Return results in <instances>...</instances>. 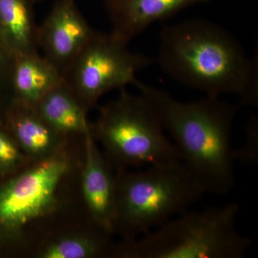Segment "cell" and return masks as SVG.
Returning a JSON list of instances; mask_svg holds the SVG:
<instances>
[{
	"label": "cell",
	"mask_w": 258,
	"mask_h": 258,
	"mask_svg": "<svg viewBox=\"0 0 258 258\" xmlns=\"http://www.w3.org/2000/svg\"><path fill=\"white\" fill-rule=\"evenodd\" d=\"M37 0H0V38L13 57L39 53Z\"/></svg>",
	"instance_id": "12"
},
{
	"label": "cell",
	"mask_w": 258,
	"mask_h": 258,
	"mask_svg": "<svg viewBox=\"0 0 258 258\" xmlns=\"http://www.w3.org/2000/svg\"><path fill=\"white\" fill-rule=\"evenodd\" d=\"M75 0H56L37 29L45 57L62 74L94 35Z\"/></svg>",
	"instance_id": "8"
},
{
	"label": "cell",
	"mask_w": 258,
	"mask_h": 258,
	"mask_svg": "<svg viewBox=\"0 0 258 258\" xmlns=\"http://www.w3.org/2000/svg\"><path fill=\"white\" fill-rule=\"evenodd\" d=\"M116 99L100 108L91 125L95 140L116 172L128 167L166 165L181 162L157 113L142 94L119 90Z\"/></svg>",
	"instance_id": "5"
},
{
	"label": "cell",
	"mask_w": 258,
	"mask_h": 258,
	"mask_svg": "<svg viewBox=\"0 0 258 258\" xmlns=\"http://www.w3.org/2000/svg\"><path fill=\"white\" fill-rule=\"evenodd\" d=\"M27 159L12 134L0 121V179L18 172Z\"/></svg>",
	"instance_id": "16"
},
{
	"label": "cell",
	"mask_w": 258,
	"mask_h": 258,
	"mask_svg": "<svg viewBox=\"0 0 258 258\" xmlns=\"http://www.w3.org/2000/svg\"><path fill=\"white\" fill-rule=\"evenodd\" d=\"M83 200L94 225L113 233L115 217L116 174L98 149L92 131L84 135Z\"/></svg>",
	"instance_id": "9"
},
{
	"label": "cell",
	"mask_w": 258,
	"mask_h": 258,
	"mask_svg": "<svg viewBox=\"0 0 258 258\" xmlns=\"http://www.w3.org/2000/svg\"><path fill=\"white\" fill-rule=\"evenodd\" d=\"M63 82L62 74L40 54L15 57L12 76L13 101L34 106Z\"/></svg>",
	"instance_id": "13"
},
{
	"label": "cell",
	"mask_w": 258,
	"mask_h": 258,
	"mask_svg": "<svg viewBox=\"0 0 258 258\" xmlns=\"http://www.w3.org/2000/svg\"><path fill=\"white\" fill-rule=\"evenodd\" d=\"M128 45L111 32L96 31L62 73L64 83L87 111L107 93L136 86L137 74L152 63V59L132 52Z\"/></svg>",
	"instance_id": "7"
},
{
	"label": "cell",
	"mask_w": 258,
	"mask_h": 258,
	"mask_svg": "<svg viewBox=\"0 0 258 258\" xmlns=\"http://www.w3.org/2000/svg\"><path fill=\"white\" fill-rule=\"evenodd\" d=\"M32 106L52 128L64 137H84L91 130L87 110L64 81Z\"/></svg>",
	"instance_id": "14"
},
{
	"label": "cell",
	"mask_w": 258,
	"mask_h": 258,
	"mask_svg": "<svg viewBox=\"0 0 258 258\" xmlns=\"http://www.w3.org/2000/svg\"><path fill=\"white\" fill-rule=\"evenodd\" d=\"M37 2L42 1V0H37Z\"/></svg>",
	"instance_id": "18"
},
{
	"label": "cell",
	"mask_w": 258,
	"mask_h": 258,
	"mask_svg": "<svg viewBox=\"0 0 258 258\" xmlns=\"http://www.w3.org/2000/svg\"><path fill=\"white\" fill-rule=\"evenodd\" d=\"M111 33L127 43L157 22L210 0H103Z\"/></svg>",
	"instance_id": "10"
},
{
	"label": "cell",
	"mask_w": 258,
	"mask_h": 258,
	"mask_svg": "<svg viewBox=\"0 0 258 258\" xmlns=\"http://www.w3.org/2000/svg\"><path fill=\"white\" fill-rule=\"evenodd\" d=\"M110 232L98 228L90 233L71 234L45 244L37 254L40 258H92L114 256L116 246Z\"/></svg>",
	"instance_id": "15"
},
{
	"label": "cell",
	"mask_w": 258,
	"mask_h": 258,
	"mask_svg": "<svg viewBox=\"0 0 258 258\" xmlns=\"http://www.w3.org/2000/svg\"><path fill=\"white\" fill-rule=\"evenodd\" d=\"M113 233L136 240L187 211L205 195L181 162L115 173Z\"/></svg>",
	"instance_id": "4"
},
{
	"label": "cell",
	"mask_w": 258,
	"mask_h": 258,
	"mask_svg": "<svg viewBox=\"0 0 258 258\" xmlns=\"http://www.w3.org/2000/svg\"><path fill=\"white\" fill-rule=\"evenodd\" d=\"M159 36L158 62L171 79L208 96L235 95L242 106L257 105V57L225 29L191 19L164 26Z\"/></svg>",
	"instance_id": "1"
},
{
	"label": "cell",
	"mask_w": 258,
	"mask_h": 258,
	"mask_svg": "<svg viewBox=\"0 0 258 258\" xmlns=\"http://www.w3.org/2000/svg\"><path fill=\"white\" fill-rule=\"evenodd\" d=\"M69 164L61 150L0 179V251L18 241L27 226L57 208V193Z\"/></svg>",
	"instance_id": "6"
},
{
	"label": "cell",
	"mask_w": 258,
	"mask_h": 258,
	"mask_svg": "<svg viewBox=\"0 0 258 258\" xmlns=\"http://www.w3.org/2000/svg\"><path fill=\"white\" fill-rule=\"evenodd\" d=\"M15 57L8 52L0 38V121L13 101L12 76Z\"/></svg>",
	"instance_id": "17"
},
{
	"label": "cell",
	"mask_w": 258,
	"mask_h": 258,
	"mask_svg": "<svg viewBox=\"0 0 258 258\" xmlns=\"http://www.w3.org/2000/svg\"><path fill=\"white\" fill-rule=\"evenodd\" d=\"M184 164L204 193L228 195L236 184L233 125L240 105L206 96L191 102L139 81Z\"/></svg>",
	"instance_id": "2"
},
{
	"label": "cell",
	"mask_w": 258,
	"mask_h": 258,
	"mask_svg": "<svg viewBox=\"0 0 258 258\" xmlns=\"http://www.w3.org/2000/svg\"><path fill=\"white\" fill-rule=\"evenodd\" d=\"M3 123L28 159L41 161L62 150L67 137L52 128L32 106L13 101Z\"/></svg>",
	"instance_id": "11"
},
{
	"label": "cell",
	"mask_w": 258,
	"mask_h": 258,
	"mask_svg": "<svg viewBox=\"0 0 258 258\" xmlns=\"http://www.w3.org/2000/svg\"><path fill=\"white\" fill-rule=\"evenodd\" d=\"M237 203L187 211L136 240L116 245L123 258H242L252 241L236 225Z\"/></svg>",
	"instance_id": "3"
}]
</instances>
